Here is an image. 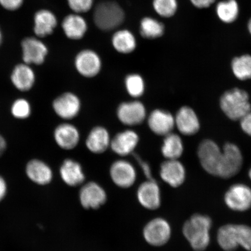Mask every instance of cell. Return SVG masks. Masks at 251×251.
Here are the masks:
<instances>
[{"mask_svg":"<svg viewBox=\"0 0 251 251\" xmlns=\"http://www.w3.org/2000/svg\"><path fill=\"white\" fill-rule=\"evenodd\" d=\"M248 29H249V32L251 35V18L249 22V24H248Z\"/></svg>","mask_w":251,"mask_h":251,"instance_id":"42","label":"cell"},{"mask_svg":"<svg viewBox=\"0 0 251 251\" xmlns=\"http://www.w3.org/2000/svg\"><path fill=\"white\" fill-rule=\"evenodd\" d=\"M240 125L244 132L251 136V111L241 119Z\"/></svg>","mask_w":251,"mask_h":251,"instance_id":"37","label":"cell"},{"mask_svg":"<svg viewBox=\"0 0 251 251\" xmlns=\"http://www.w3.org/2000/svg\"><path fill=\"white\" fill-rule=\"evenodd\" d=\"M33 30L37 37L43 38L54 32L58 24L57 18L48 9H40L34 16Z\"/></svg>","mask_w":251,"mask_h":251,"instance_id":"23","label":"cell"},{"mask_svg":"<svg viewBox=\"0 0 251 251\" xmlns=\"http://www.w3.org/2000/svg\"><path fill=\"white\" fill-rule=\"evenodd\" d=\"M160 176L169 186L177 188L186 179V169L178 159H167L161 164Z\"/></svg>","mask_w":251,"mask_h":251,"instance_id":"16","label":"cell"},{"mask_svg":"<svg viewBox=\"0 0 251 251\" xmlns=\"http://www.w3.org/2000/svg\"><path fill=\"white\" fill-rule=\"evenodd\" d=\"M62 29L68 38L80 40L87 30V24L84 18L78 14H70L66 17L62 23Z\"/></svg>","mask_w":251,"mask_h":251,"instance_id":"26","label":"cell"},{"mask_svg":"<svg viewBox=\"0 0 251 251\" xmlns=\"http://www.w3.org/2000/svg\"><path fill=\"white\" fill-rule=\"evenodd\" d=\"M114 49L122 54H129L136 48L137 43L133 34L129 30H119L112 37Z\"/></svg>","mask_w":251,"mask_h":251,"instance_id":"27","label":"cell"},{"mask_svg":"<svg viewBox=\"0 0 251 251\" xmlns=\"http://www.w3.org/2000/svg\"><path fill=\"white\" fill-rule=\"evenodd\" d=\"M7 143L4 137L0 134V158L4 154L6 149H7Z\"/></svg>","mask_w":251,"mask_h":251,"instance_id":"41","label":"cell"},{"mask_svg":"<svg viewBox=\"0 0 251 251\" xmlns=\"http://www.w3.org/2000/svg\"><path fill=\"white\" fill-rule=\"evenodd\" d=\"M109 174L115 185L122 188L132 186L136 180V169L131 163L125 160H118L113 163Z\"/></svg>","mask_w":251,"mask_h":251,"instance_id":"13","label":"cell"},{"mask_svg":"<svg viewBox=\"0 0 251 251\" xmlns=\"http://www.w3.org/2000/svg\"><path fill=\"white\" fill-rule=\"evenodd\" d=\"M53 136L56 144L65 150L74 149L80 141V133L77 127L69 123L58 125Z\"/></svg>","mask_w":251,"mask_h":251,"instance_id":"18","label":"cell"},{"mask_svg":"<svg viewBox=\"0 0 251 251\" xmlns=\"http://www.w3.org/2000/svg\"><path fill=\"white\" fill-rule=\"evenodd\" d=\"M2 39H3V36H2V33L1 30V28H0V45H1V43L2 42Z\"/></svg>","mask_w":251,"mask_h":251,"instance_id":"43","label":"cell"},{"mask_svg":"<svg viewBox=\"0 0 251 251\" xmlns=\"http://www.w3.org/2000/svg\"><path fill=\"white\" fill-rule=\"evenodd\" d=\"M172 229L164 218L153 219L143 229V236L147 243L153 247H161L168 243L171 237Z\"/></svg>","mask_w":251,"mask_h":251,"instance_id":"6","label":"cell"},{"mask_svg":"<svg viewBox=\"0 0 251 251\" xmlns=\"http://www.w3.org/2000/svg\"><path fill=\"white\" fill-rule=\"evenodd\" d=\"M177 0H153V7L156 13L162 17L170 18L177 9Z\"/></svg>","mask_w":251,"mask_h":251,"instance_id":"33","label":"cell"},{"mask_svg":"<svg viewBox=\"0 0 251 251\" xmlns=\"http://www.w3.org/2000/svg\"><path fill=\"white\" fill-rule=\"evenodd\" d=\"M136 158L138 162H139L141 169H142L144 174L145 175L147 179L153 180V178L152 177V173L150 165L147 162L142 161L139 156H136Z\"/></svg>","mask_w":251,"mask_h":251,"instance_id":"38","label":"cell"},{"mask_svg":"<svg viewBox=\"0 0 251 251\" xmlns=\"http://www.w3.org/2000/svg\"><path fill=\"white\" fill-rule=\"evenodd\" d=\"M216 0H190L192 4L198 8H205L210 7Z\"/></svg>","mask_w":251,"mask_h":251,"instance_id":"39","label":"cell"},{"mask_svg":"<svg viewBox=\"0 0 251 251\" xmlns=\"http://www.w3.org/2000/svg\"><path fill=\"white\" fill-rule=\"evenodd\" d=\"M137 197L141 205L147 209L155 210L161 205V190L154 179L141 184L138 188Z\"/></svg>","mask_w":251,"mask_h":251,"instance_id":"15","label":"cell"},{"mask_svg":"<svg viewBox=\"0 0 251 251\" xmlns=\"http://www.w3.org/2000/svg\"><path fill=\"white\" fill-rule=\"evenodd\" d=\"M125 86L128 94L134 98H139L145 91V83L139 74H130L126 78Z\"/></svg>","mask_w":251,"mask_h":251,"instance_id":"32","label":"cell"},{"mask_svg":"<svg viewBox=\"0 0 251 251\" xmlns=\"http://www.w3.org/2000/svg\"><path fill=\"white\" fill-rule=\"evenodd\" d=\"M75 68L78 74L86 77H93L101 71V58L96 52L84 50L76 55L75 60Z\"/></svg>","mask_w":251,"mask_h":251,"instance_id":"14","label":"cell"},{"mask_svg":"<svg viewBox=\"0 0 251 251\" xmlns=\"http://www.w3.org/2000/svg\"><path fill=\"white\" fill-rule=\"evenodd\" d=\"M25 172L28 178L37 184H48L52 180V169L40 159H31L27 163Z\"/></svg>","mask_w":251,"mask_h":251,"instance_id":"22","label":"cell"},{"mask_svg":"<svg viewBox=\"0 0 251 251\" xmlns=\"http://www.w3.org/2000/svg\"><path fill=\"white\" fill-rule=\"evenodd\" d=\"M224 201L232 211L246 212L251 208V188L241 183L232 185L225 194Z\"/></svg>","mask_w":251,"mask_h":251,"instance_id":"7","label":"cell"},{"mask_svg":"<svg viewBox=\"0 0 251 251\" xmlns=\"http://www.w3.org/2000/svg\"><path fill=\"white\" fill-rule=\"evenodd\" d=\"M79 199L84 208L97 209L104 205L107 200V195L100 185L91 181L81 188Z\"/></svg>","mask_w":251,"mask_h":251,"instance_id":"12","label":"cell"},{"mask_svg":"<svg viewBox=\"0 0 251 251\" xmlns=\"http://www.w3.org/2000/svg\"><path fill=\"white\" fill-rule=\"evenodd\" d=\"M249 177L251 180V168L250 169V170L249 173Z\"/></svg>","mask_w":251,"mask_h":251,"instance_id":"44","label":"cell"},{"mask_svg":"<svg viewBox=\"0 0 251 251\" xmlns=\"http://www.w3.org/2000/svg\"><path fill=\"white\" fill-rule=\"evenodd\" d=\"M212 221L209 216L194 214L184 223L183 234L191 248L196 251H203L211 242L210 231Z\"/></svg>","mask_w":251,"mask_h":251,"instance_id":"1","label":"cell"},{"mask_svg":"<svg viewBox=\"0 0 251 251\" xmlns=\"http://www.w3.org/2000/svg\"><path fill=\"white\" fill-rule=\"evenodd\" d=\"M222 151L214 141L205 140L202 141L198 149V155L204 170L217 176Z\"/></svg>","mask_w":251,"mask_h":251,"instance_id":"8","label":"cell"},{"mask_svg":"<svg viewBox=\"0 0 251 251\" xmlns=\"http://www.w3.org/2000/svg\"><path fill=\"white\" fill-rule=\"evenodd\" d=\"M117 116L121 123L133 126L143 123L147 111L145 106L139 101L126 102L119 106Z\"/></svg>","mask_w":251,"mask_h":251,"instance_id":"11","label":"cell"},{"mask_svg":"<svg viewBox=\"0 0 251 251\" xmlns=\"http://www.w3.org/2000/svg\"><path fill=\"white\" fill-rule=\"evenodd\" d=\"M217 241L225 251H235L239 247L251 251V227L245 225L223 226L218 231Z\"/></svg>","mask_w":251,"mask_h":251,"instance_id":"2","label":"cell"},{"mask_svg":"<svg viewBox=\"0 0 251 251\" xmlns=\"http://www.w3.org/2000/svg\"><path fill=\"white\" fill-rule=\"evenodd\" d=\"M59 174L62 180L69 186H80L85 180L82 167L74 159H65L59 169Z\"/></svg>","mask_w":251,"mask_h":251,"instance_id":"24","label":"cell"},{"mask_svg":"<svg viewBox=\"0 0 251 251\" xmlns=\"http://www.w3.org/2000/svg\"><path fill=\"white\" fill-rule=\"evenodd\" d=\"M243 155L238 147L232 143H227L223 150L217 176L228 178L234 176L243 165Z\"/></svg>","mask_w":251,"mask_h":251,"instance_id":"5","label":"cell"},{"mask_svg":"<svg viewBox=\"0 0 251 251\" xmlns=\"http://www.w3.org/2000/svg\"><path fill=\"white\" fill-rule=\"evenodd\" d=\"M52 106L58 117L64 120H71L79 114L81 102L76 94L67 92L56 97Z\"/></svg>","mask_w":251,"mask_h":251,"instance_id":"9","label":"cell"},{"mask_svg":"<svg viewBox=\"0 0 251 251\" xmlns=\"http://www.w3.org/2000/svg\"><path fill=\"white\" fill-rule=\"evenodd\" d=\"M175 126L184 136H192L199 131L200 124L196 113L188 106H183L175 117Z\"/></svg>","mask_w":251,"mask_h":251,"instance_id":"19","label":"cell"},{"mask_svg":"<svg viewBox=\"0 0 251 251\" xmlns=\"http://www.w3.org/2000/svg\"><path fill=\"white\" fill-rule=\"evenodd\" d=\"M69 7L75 14H82L92 9L94 0H67Z\"/></svg>","mask_w":251,"mask_h":251,"instance_id":"35","label":"cell"},{"mask_svg":"<svg viewBox=\"0 0 251 251\" xmlns=\"http://www.w3.org/2000/svg\"><path fill=\"white\" fill-rule=\"evenodd\" d=\"M220 105L225 115L233 121H240L251 111L249 94L238 88L228 90L223 94Z\"/></svg>","mask_w":251,"mask_h":251,"instance_id":"3","label":"cell"},{"mask_svg":"<svg viewBox=\"0 0 251 251\" xmlns=\"http://www.w3.org/2000/svg\"><path fill=\"white\" fill-rule=\"evenodd\" d=\"M7 191V185L4 178L0 176V201L4 199Z\"/></svg>","mask_w":251,"mask_h":251,"instance_id":"40","label":"cell"},{"mask_svg":"<svg viewBox=\"0 0 251 251\" xmlns=\"http://www.w3.org/2000/svg\"><path fill=\"white\" fill-rule=\"evenodd\" d=\"M140 30L144 38L154 39L164 34L165 26L164 24L155 18L146 17L141 21Z\"/></svg>","mask_w":251,"mask_h":251,"instance_id":"29","label":"cell"},{"mask_svg":"<svg viewBox=\"0 0 251 251\" xmlns=\"http://www.w3.org/2000/svg\"><path fill=\"white\" fill-rule=\"evenodd\" d=\"M232 71L235 76L241 80L251 78V55H244L232 61Z\"/></svg>","mask_w":251,"mask_h":251,"instance_id":"31","label":"cell"},{"mask_svg":"<svg viewBox=\"0 0 251 251\" xmlns=\"http://www.w3.org/2000/svg\"><path fill=\"white\" fill-rule=\"evenodd\" d=\"M125 20L123 9L117 3L105 1L97 5L94 12V21L103 31H111L120 26Z\"/></svg>","mask_w":251,"mask_h":251,"instance_id":"4","label":"cell"},{"mask_svg":"<svg viewBox=\"0 0 251 251\" xmlns=\"http://www.w3.org/2000/svg\"><path fill=\"white\" fill-rule=\"evenodd\" d=\"M148 125L153 133L165 137L172 133L175 126V119L170 112L157 109L151 113Z\"/></svg>","mask_w":251,"mask_h":251,"instance_id":"17","label":"cell"},{"mask_svg":"<svg viewBox=\"0 0 251 251\" xmlns=\"http://www.w3.org/2000/svg\"><path fill=\"white\" fill-rule=\"evenodd\" d=\"M24 0H0V5L8 11H14L23 5Z\"/></svg>","mask_w":251,"mask_h":251,"instance_id":"36","label":"cell"},{"mask_svg":"<svg viewBox=\"0 0 251 251\" xmlns=\"http://www.w3.org/2000/svg\"><path fill=\"white\" fill-rule=\"evenodd\" d=\"M11 80L16 89L26 92L33 87L36 75L29 65L23 63L15 66L11 75Z\"/></svg>","mask_w":251,"mask_h":251,"instance_id":"21","label":"cell"},{"mask_svg":"<svg viewBox=\"0 0 251 251\" xmlns=\"http://www.w3.org/2000/svg\"><path fill=\"white\" fill-rule=\"evenodd\" d=\"M11 112L13 117L18 119H26L29 118L31 113V105L27 100L18 99L12 103Z\"/></svg>","mask_w":251,"mask_h":251,"instance_id":"34","label":"cell"},{"mask_svg":"<svg viewBox=\"0 0 251 251\" xmlns=\"http://www.w3.org/2000/svg\"><path fill=\"white\" fill-rule=\"evenodd\" d=\"M21 47L25 64L40 65L45 62L49 50L42 41L36 37H26L22 42Z\"/></svg>","mask_w":251,"mask_h":251,"instance_id":"10","label":"cell"},{"mask_svg":"<svg viewBox=\"0 0 251 251\" xmlns=\"http://www.w3.org/2000/svg\"><path fill=\"white\" fill-rule=\"evenodd\" d=\"M111 140L108 131L102 126H97L90 131L86 139L88 150L94 153L104 152L111 145Z\"/></svg>","mask_w":251,"mask_h":251,"instance_id":"25","label":"cell"},{"mask_svg":"<svg viewBox=\"0 0 251 251\" xmlns=\"http://www.w3.org/2000/svg\"><path fill=\"white\" fill-rule=\"evenodd\" d=\"M139 141V137L136 132L127 130L115 135L111 140V148L116 154L125 156L132 153Z\"/></svg>","mask_w":251,"mask_h":251,"instance_id":"20","label":"cell"},{"mask_svg":"<svg viewBox=\"0 0 251 251\" xmlns=\"http://www.w3.org/2000/svg\"><path fill=\"white\" fill-rule=\"evenodd\" d=\"M216 11L220 20L225 23L231 24L237 20L239 7L235 0H227L218 3Z\"/></svg>","mask_w":251,"mask_h":251,"instance_id":"30","label":"cell"},{"mask_svg":"<svg viewBox=\"0 0 251 251\" xmlns=\"http://www.w3.org/2000/svg\"><path fill=\"white\" fill-rule=\"evenodd\" d=\"M183 141L177 134L171 133L165 136L161 151L167 159H178L183 154Z\"/></svg>","mask_w":251,"mask_h":251,"instance_id":"28","label":"cell"}]
</instances>
